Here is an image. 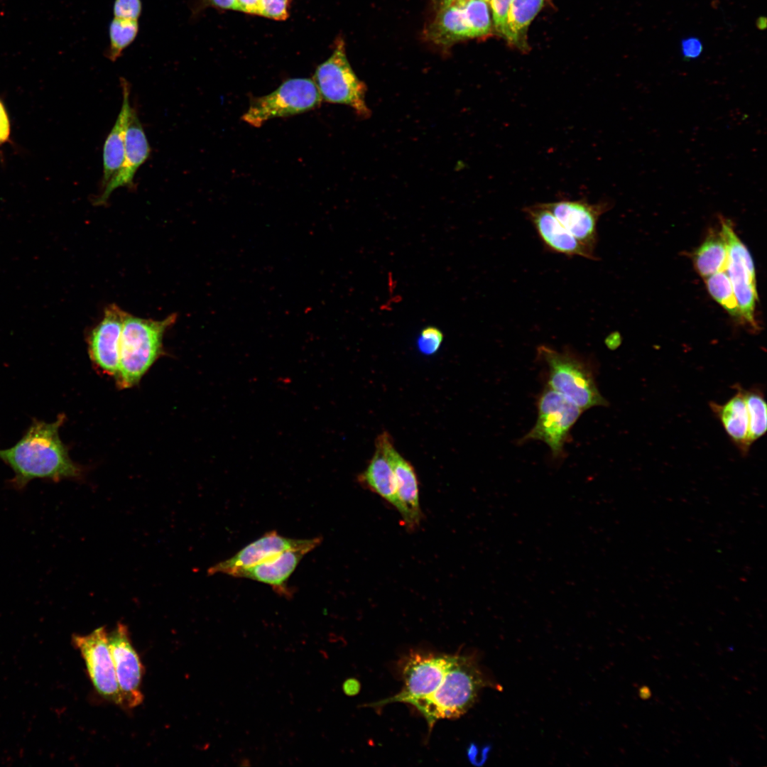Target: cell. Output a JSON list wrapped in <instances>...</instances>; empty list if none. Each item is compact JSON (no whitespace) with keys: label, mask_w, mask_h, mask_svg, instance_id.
I'll use <instances>...</instances> for the list:
<instances>
[{"label":"cell","mask_w":767,"mask_h":767,"mask_svg":"<svg viewBox=\"0 0 767 767\" xmlns=\"http://www.w3.org/2000/svg\"><path fill=\"white\" fill-rule=\"evenodd\" d=\"M65 420L60 414L53 423L33 419L21 438L12 447L0 450V459L14 472L12 484L24 488L35 479L59 482L80 479L83 469L70 458L59 430Z\"/></svg>","instance_id":"1"},{"label":"cell","mask_w":767,"mask_h":767,"mask_svg":"<svg viewBox=\"0 0 767 767\" xmlns=\"http://www.w3.org/2000/svg\"><path fill=\"white\" fill-rule=\"evenodd\" d=\"M488 682L472 656L454 655L437 689L414 707L424 716L430 731L437 720L456 719L466 713Z\"/></svg>","instance_id":"2"},{"label":"cell","mask_w":767,"mask_h":767,"mask_svg":"<svg viewBox=\"0 0 767 767\" xmlns=\"http://www.w3.org/2000/svg\"><path fill=\"white\" fill-rule=\"evenodd\" d=\"M176 318L175 313L161 320L126 314L121 335L119 370L115 377L120 388L136 385L163 353L165 333Z\"/></svg>","instance_id":"3"},{"label":"cell","mask_w":767,"mask_h":767,"mask_svg":"<svg viewBox=\"0 0 767 767\" xmlns=\"http://www.w3.org/2000/svg\"><path fill=\"white\" fill-rule=\"evenodd\" d=\"M538 357L548 366V386L582 410L606 406L600 393L593 370L586 360L569 349L555 350L545 345L537 349Z\"/></svg>","instance_id":"4"},{"label":"cell","mask_w":767,"mask_h":767,"mask_svg":"<svg viewBox=\"0 0 767 767\" xmlns=\"http://www.w3.org/2000/svg\"><path fill=\"white\" fill-rule=\"evenodd\" d=\"M313 82L322 100L352 107L364 118L370 115L366 103V87L352 68L345 45L339 39L331 56L316 69Z\"/></svg>","instance_id":"5"},{"label":"cell","mask_w":767,"mask_h":767,"mask_svg":"<svg viewBox=\"0 0 767 767\" xmlns=\"http://www.w3.org/2000/svg\"><path fill=\"white\" fill-rule=\"evenodd\" d=\"M322 99L313 80L289 79L271 93L251 99L242 119L254 127L276 117L303 113L318 107Z\"/></svg>","instance_id":"6"},{"label":"cell","mask_w":767,"mask_h":767,"mask_svg":"<svg viewBox=\"0 0 767 767\" xmlns=\"http://www.w3.org/2000/svg\"><path fill=\"white\" fill-rule=\"evenodd\" d=\"M583 411L547 386L538 401L537 420L520 442L542 441L549 447L553 457L561 458L565 455L564 447L570 430Z\"/></svg>","instance_id":"7"},{"label":"cell","mask_w":767,"mask_h":767,"mask_svg":"<svg viewBox=\"0 0 767 767\" xmlns=\"http://www.w3.org/2000/svg\"><path fill=\"white\" fill-rule=\"evenodd\" d=\"M721 232L724 237L728 261L727 272L732 284L739 305L741 320L756 332L759 330L755 319L758 301L756 271L752 257L744 244L732 228L731 222L720 217Z\"/></svg>","instance_id":"8"},{"label":"cell","mask_w":767,"mask_h":767,"mask_svg":"<svg viewBox=\"0 0 767 767\" xmlns=\"http://www.w3.org/2000/svg\"><path fill=\"white\" fill-rule=\"evenodd\" d=\"M453 656L421 653L409 654L402 670L403 687L401 691L373 705L405 702L414 706L429 697L441 684Z\"/></svg>","instance_id":"9"},{"label":"cell","mask_w":767,"mask_h":767,"mask_svg":"<svg viewBox=\"0 0 767 767\" xmlns=\"http://www.w3.org/2000/svg\"><path fill=\"white\" fill-rule=\"evenodd\" d=\"M73 641L81 653L97 693L104 699L122 707L105 627L101 626L85 636H75Z\"/></svg>","instance_id":"10"},{"label":"cell","mask_w":767,"mask_h":767,"mask_svg":"<svg viewBox=\"0 0 767 767\" xmlns=\"http://www.w3.org/2000/svg\"><path fill=\"white\" fill-rule=\"evenodd\" d=\"M108 641L122 707L134 708L143 700L141 690L143 667L132 645L127 626L119 622L108 633Z\"/></svg>","instance_id":"11"},{"label":"cell","mask_w":767,"mask_h":767,"mask_svg":"<svg viewBox=\"0 0 767 767\" xmlns=\"http://www.w3.org/2000/svg\"><path fill=\"white\" fill-rule=\"evenodd\" d=\"M322 538L293 539L271 531L239 550L231 557L219 562L207 570L212 575L222 573L233 575L236 571L262 562L288 550L303 549L309 552L318 546Z\"/></svg>","instance_id":"12"},{"label":"cell","mask_w":767,"mask_h":767,"mask_svg":"<svg viewBox=\"0 0 767 767\" xmlns=\"http://www.w3.org/2000/svg\"><path fill=\"white\" fill-rule=\"evenodd\" d=\"M543 204L583 246L594 253L597 223L612 207L609 200L589 203L585 199L561 200Z\"/></svg>","instance_id":"13"},{"label":"cell","mask_w":767,"mask_h":767,"mask_svg":"<svg viewBox=\"0 0 767 767\" xmlns=\"http://www.w3.org/2000/svg\"><path fill=\"white\" fill-rule=\"evenodd\" d=\"M127 312L116 304L107 306L101 321L87 337L91 360L104 373L116 376L119 364L120 341Z\"/></svg>","instance_id":"14"},{"label":"cell","mask_w":767,"mask_h":767,"mask_svg":"<svg viewBox=\"0 0 767 767\" xmlns=\"http://www.w3.org/2000/svg\"><path fill=\"white\" fill-rule=\"evenodd\" d=\"M125 158L124 164L107 187L94 199V204H107L111 193L119 187H131L134 178L139 167L149 157L151 148L138 115L131 105L126 113L124 129Z\"/></svg>","instance_id":"15"},{"label":"cell","mask_w":767,"mask_h":767,"mask_svg":"<svg viewBox=\"0 0 767 767\" xmlns=\"http://www.w3.org/2000/svg\"><path fill=\"white\" fill-rule=\"evenodd\" d=\"M375 442L382 447L394 474L397 494L403 507L402 518L409 528L417 526L421 518L418 478L413 467L395 448L392 437L383 432Z\"/></svg>","instance_id":"16"},{"label":"cell","mask_w":767,"mask_h":767,"mask_svg":"<svg viewBox=\"0 0 767 767\" xmlns=\"http://www.w3.org/2000/svg\"><path fill=\"white\" fill-rule=\"evenodd\" d=\"M523 212L546 250L567 256L597 259L595 254L583 246L543 203L525 207Z\"/></svg>","instance_id":"17"},{"label":"cell","mask_w":767,"mask_h":767,"mask_svg":"<svg viewBox=\"0 0 767 767\" xmlns=\"http://www.w3.org/2000/svg\"><path fill=\"white\" fill-rule=\"evenodd\" d=\"M308 553L303 549L288 550L262 562L241 569L232 576L266 584L280 596L290 598L292 591L288 587V580Z\"/></svg>","instance_id":"18"},{"label":"cell","mask_w":767,"mask_h":767,"mask_svg":"<svg viewBox=\"0 0 767 767\" xmlns=\"http://www.w3.org/2000/svg\"><path fill=\"white\" fill-rule=\"evenodd\" d=\"M735 394L727 402L719 404L711 401L709 406L721 423L728 437L742 455L749 454L751 444L749 440V417L744 388L736 384L733 386Z\"/></svg>","instance_id":"19"},{"label":"cell","mask_w":767,"mask_h":767,"mask_svg":"<svg viewBox=\"0 0 767 767\" xmlns=\"http://www.w3.org/2000/svg\"><path fill=\"white\" fill-rule=\"evenodd\" d=\"M122 90V105L117 119L103 147V175L101 189L104 190L121 170L125 158L124 129L126 113L130 105V85L120 78ZM101 191V192H102Z\"/></svg>","instance_id":"20"},{"label":"cell","mask_w":767,"mask_h":767,"mask_svg":"<svg viewBox=\"0 0 767 767\" xmlns=\"http://www.w3.org/2000/svg\"><path fill=\"white\" fill-rule=\"evenodd\" d=\"M375 452L366 469L358 476L360 484L379 495L403 514L392 467L381 445L375 442Z\"/></svg>","instance_id":"21"},{"label":"cell","mask_w":767,"mask_h":767,"mask_svg":"<svg viewBox=\"0 0 767 767\" xmlns=\"http://www.w3.org/2000/svg\"><path fill=\"white\" fill-rule=\"evenodd\" d=\"M428 35L440 45L473 38L464 9V0H454L442 4L431 23Z\"/></svg>","instance_id":"22"},{"label":"cell","mask_w":767,"mask_h":767,"mask_svg":"<svg viewBox=\"0 0 767 767\" xmlns=\"http://www.w3.org/2000/svg\"><path fill=\"white\" fill-rule=\"evenodd\" d=\"M694 267L704 278L722 271H726L728 250L721 232H711L692 255Z\"/></svg>","instance_id":"23"},{"label":"cell","mask_w":767,"mask_h":767,"mask_svg":"<svg viewBox=\"0 0 767 767\" xmlns=\"http://www.w3.org/2000/svg\"><path fill=\"white\" fill-rule=\"evenodd\" d=\"M546 0H511L506 40L521 49L527 48V31Z\"/></svg>","instance_id":"24"},{"label":"cell","mask_w":767,"mask_h":767,"mask_svg":"<svg viewBox=\"0 0 767 767\" xmlns=\"http://www.w3.org/2000/svg\"><path fill=\"white\" fill-rule=\"evenodd\" d=\"M138 30V21L114 17L109 26V45L105 57L115 62L135 40Z\"/></svg>","instance_id":"25"},{"label":"cell","mask_w":767,"mask_h":767,"mask_svg":"<svg viewBox=\"0 0 767 767\" xmlns=\"http://www.w3.org/2000/svg\"><path fill=\"white\" fill-rule=\"evenodd\" d=\"M749 417V440L751 445L767 430V403L761 386L744 388Z\"/></svg>","instance_id":"26"},{"label":"cell","mask_w":767,"mask_h":767,"mask_svg":"<svg viewBox=\"0 0 767 767\" xmlns=\"http://www.w3.org/2000/svg\"><path fill=\"white\" fill-rule=\"evenodd\" d=\"M710 295L732 317L741 320L739 305L727 271L715 273L705 278Z\"/></svg>","instance_id":"27"},{"label":"cell","mask_w":767,"mask_h":767,"mask_svg":"<svg viewBox=\"0 0 767 767\" xmlns=\"http://www.w3.org/2000/svg\"><path fill=\"white\" fill-rule=\"evenodd\" d=\"M464 9L472 38L488 35L491 31V19L486 2L464 0Z\"/></svg>","instance_id":"28"},{"label":"cell","mask_w":767,"mask_h":767,"mask_svg":"<svg viewBox=\"0 0 767 767\" xmlns=\"http://www.w3.org/2000/svg\"><path fill=\"white\" fill-rule=\"evenodd\" d=\"M443 337V333L438 328L433 326L426 327L421 330L418 338V349L423 354H434L440 349Z\"/></svg>","instance_id":"29"},{"label":"cell","mask_w":767,"mask_h":767,"mask_svg":"<svg viewBox=\"0 0 767 767\" xmlns=\"http://www.w3.org/2000/svg\"><path fill=\"white\" fill-rule=\"evenodd\" d=\"M489 2L495 28L506 38L508 13L511 0H490Z\"/></svg>","instance_id":"30"},{"label":"cell","mask_w":767,"mask_h":767,"mask_svg":"<svg viewBox=\"0 0 767 767\" xmlns=\"http://www.w3.org/2000/svg\"><path fill=\"white\" fill-rule=\"evenodd\" d=\"M142 7L141 0H114L113 15L114 18L138 21Z\"/></svg>","instance_id":"31"},{"label":"cell","mask_w":767,"mask_h":767,"mask_svg":"<svg viewBox=\"0 0 767 767\" xmlns=\"http://www.w3.org/2000/svg\"><path fill=\"white\" fill-rule=\"evenodd\" d=\"M290 0H260V16L275 20H285Z\"/></svg>","instance_id":"32"},{"label":"cell","mask_w":767,"mask_h":767,"mask_svg":"<svg viewBox=\"0 0 767 767\" xmlns=\"http://www.w3.org/2000/svg\"><path fill=\"white\" fill-rule=\"evenodd\" d=\"M206 6L237 11L236 0H195L191 10L192 13L195 14Z\"/></svg>","instance_id":"33"},{"label":"cell","mask_w":767,"mask_h":767,"mask_svg":"<svg viewBox=\"0 0 767 767\" xmlns=\"http://www.w3.org/2000/svg\"><path fill=\"white\" fill-rule=\"evenodd\" d=\"M702 51L701 42L695 38H687L682 42V53L687 59L697 58Z\"/></svg>","instance_id":"34"},{"label":"cell","mask_w":767,"mask_h":767,"mask_svg":"<svg viewBox=\"0 0 767 767\" xmlns=\"http://www.w3.org/2000/svg\"><path fill=\"white\" fill-rule=\"evenodd\" d=\"M10 135V122L2 102L0 101V145L6 142Z\"/></svg>","instance_id":"35"},{"label":"cell","mask_w":767,"mask_h":767,"mask_svg":"<svg viewBox=\"0 0 767 767\" xmlns=\"http://www.w3.org/2000/svg\"><path fill=\"white\" fill-rule=\"evenodd\" d=\"M236 4L237 11L260 15V0H236Z\"/></svg>","instance_id":"36"},{"label":"cell","mask_w":767,"mask_h":767,"mask_svg":"<svg viewBox=\"0 0 767 767\" xmlns=\"http://www.w3.org/2000/svg\"><path fill=\"white\" fill-rule=\"evenodd\" d=\"M343 690L349 695L355 694L358 690L357 682L353 679L346 680L343 684Z\"/></svg>","instance_id":"37"},{"label":"cell","mask_w":767,"mask_h":767,"mask_svg":"<svg viewBox=\"0 0 767 767\" xmlns=\"http://www.w3.org/2000/svg\"><path fill=\"white\" fill-rule=\"evenodd\" d=\"M639 695L643 700L648 699L651 695L650 689L648 687H641L639 690Z\"/></svg>","instance_id":"38"},{"label":"cell","mask_w":767,"mask_h":767,"mask_svg":"<svg viewBox=\"0 0 767 767\" xmlns=\"http://www.w3.org/2000/svg\"><path fill=\"white\" fill-rule=\"evenodd\" d=\"M454 0H443L442 4H448Z\"/></svg>","instance_id":"39"},{"label":"cell","mask_w":767,"mask_h":767,"mask_svg":"<svg viewBox=\"0 0 767 767\" xmlns=\"http://www.w3.org/2000/svg\"><path fill=\"white\" fill-rule=\"evenodd\" d=\"M483 1H484L485 2L487 3V2H489L490 0H483Z\"/></svg>","instance_id":"40"}]
</instances>
